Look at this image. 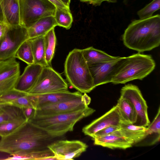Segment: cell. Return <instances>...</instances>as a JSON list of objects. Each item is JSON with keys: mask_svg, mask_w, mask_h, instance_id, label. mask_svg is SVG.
<instances>
[{"mask_svg": "<svg viewBox=\"0 0 160 160\" xmlns=\"http://www.w3.org/2000/svg\"><path fill=\"white\" fill-rule=\"evenodd\" d=\"M57 138L27 121L11 134L2 137L0 151L21 159L49 160L55 156L48 146Z\"/></svg>", "mask_w": 160, "mask_h": 160, "instance_id": "6da1fadb", "label": "cell"}, {"mask_svg": "<svg viewBox=\"0 0 160 160\" xmlns=\"http://www.w3.org/2000/svg\"><path fill=\"white\" fill-rule=\"evenodd\" d=\"M124 45L139 52L150 51L160 44V16L132 21L122 36Z\"/></svg>", "mask_w": 160, "mask_h": 160, "instance_id": "7a4b0ae2", "label": "cell"}, {"mask_svg": "<svg viewBox=\"0 0 160 160\" xmlns=\"http://www.w3.org/2000/svg\"><path fill=\"white\" fill-rule=\"evenodd\" d=\"M95 111L88 106L72 112L51 115H33L28 121L51 136L58 138L72 131L77 122Z\"/></svg>", "mask_w": 160, "mask_h": 160, "instance_id": "3957f363", "label": "cell"}, {"mask_svg": "<svg viewBox=\"0 0 160 160\" xmlns=\"http://www.w3.org/2000/svg\"><path fill=\"white\" fill-rule=\"evenodd\" d=\"M155 66V61L150 55L138 52L122 57L111 82L124 84L134 80H142L152 72Z\"/></svg>", "mask_w": 160, "mask_h": 160, "instance_id": "277c9868", "label": "cell"}, {"mask_svg": "<svg viewBox=\"0 0 160 160\" xmlns=\"http://www.w3.org/2000/svg\"><path fill=\"white\" fill-rule=\"evenodd\" d=\"M64 73L69 84L81 93H89L95 88L81 49L75 48L69 53L64 63Z\"/></svg>", "mask_w": 160, "mask_h": 160, "instance_id": "5b68a950", "label": "cell"}, {"mask_svg": "<svg viewBox=\"0 0 160 160\" xmlns=\"http://www.w3.org/2000/svg\"><path fill=\"white\" fill-rule=\"evenodd\" d=\"M21 24L28 28L40 19L54 16L56 7L48 0H19Z\"/></svg>", "mask_w": 160, "mask_h": 160, "instance_id": "8992f818", "label": "cell"}, {"mask_svg": "<svg viewBox=\"0 0 160 160\" xmlns=\"http://www.w3.org/2000/svg\"><path fill=\"white\" fill-rule=\"evenodd\" d=\"M68 85L60 74L51 66L43 67L34 86L28 92L41 94L68 90Z\"/></svg>", "mask_w": 160, "mask_h": 160, "instance_id": "52a82bcc", "label": "cell"}, {"mask_svg": "<svg viewBox=\"0 0 160 160\" xmlns=\"http://www.w3.org/2000/svg\"><path fill=\"white\" fill-rule=\"evenodd\" d=\"M28 39L27 28L25 27H9L0 40V60L15 58L18 48Z\"/></svg>", "mask_w": 160, "mask_h": 160, "instance_id": "ba28073f", "label": "cell"}, {"mask_svg": "<svg viewBox=\"0 0 160 160\" xmlns=\"http://www.w3.org/2000/svg\"><path fill=\"white\" fill-rule=\"evenodd\" d=\"M121 96L128 100L133 105L137 115L133 125L147 127L150 123L148 113V107L139 88L136 85L128 84L122 87Z\"/></svg>", "mask_w": 160, "mask_h": 160, "instance_id": "9c48e42d", "label": "cell"}, {"mask_svg": "<svg viewBox=\"0 0 160 160\" xmlns=\"http://www.w3.org/2000/svg\"><path fill=\"white\" fill-rule=\"evenodd\" d=\"M91 101V98L84 93L80 97L37 108L33 115L48 116L72 112L88 107Z\"/></svg>", "mask_w": 160, "mask_h": 160, "instance_id": "30bf717a", "label": "cell"}, {"mask_svg": "<svg viewBox=\"0 0 160 160\" xmlns=\"http://www.w3.org/2000/svg\"><path fill=\"white\" fill-rule=\"evenodd\" d=\"M57 160H73L86 151L88 147L79 140H56L48 146Z\"/></svg>", "mask_w": 160, "mask_h": 160, "instance_id": "8fae6325", "label": "cell"}, {"mask_svg": "<svg viewBox=\"0 0 160 160\" xmlns=\"http://www.w3.org/2000/svg\"><path fill=\"white\" fill-rule=\"evenodd\" d=\"M16 58L0 60V95L14 88L20 75V66Z\"/></svg>", "mask_w": 160, "mask_h": 160, "instance_id": "7c38bea8", "label": "cell"}, {"mask_svg": "<svg viewBox=\"0 0 160 160\" xmlns=\"http://www.w3.org/2000/svg\"><path fill=\"white\" fill-rule=\"evenodd\" d=\"M123 122L116 105L100 117L83 127L82 132L85 135L92 137L97 132L112 125L120 126Z\"/></svg>", "mask_w": 160, "mask_h": 160, "instance_id": "4fadbf2b", "label": "cell"}, {"mask_svg": "<svg viewBox=\"0 0 160 160\" xmlns=\"http://www.w3.org/2000/svg\"><path fill=\"white\" fill-rule=\"evenodd\" d=\"M82 95L78 91L71 92L68 90L41 94L28 93L32 105L35 110L43 106L72 99Z\"/></svg>", "mask_w": 160, "mask_h": 160, "instance_id": "5bb4252c", "label": "cell"}, {"mask_svg": "<svg viewBox=\"0 0 160 160\" xmlns=\"http://www.w3.org/2000/svg\"><path fill=\"white\" fill-rule=\"evenodd\" d=\"M122 58L118 56L113 60L89 66L95 88L111 82L113 74Z\"/></svg>", "mask_w": 160, "mask_h": 160, "instance_id": "9a60e30c", "label": "cell"}, {"mask_svg": "<svg viewBox=\"0 0 160 160\" xmlns=\"http://www.w3.org/2000/svg\"><path fill=\"white\" fill-rule=\"evenodd\" d=\"M43 67L34 63L28 65L18 78L14 88L28 92L36 83Z\"/></svg>", "mask_w": 160, "mask_h": 160, "instance_id": "2e32d148", "label": "cell"}, {"mask_svg": "<svg viewBox=\"0 0 160 160\" xmlns=\"http://www.w3.org/2000/svg\"><path fill=\"white\" fill-rule=\"evenodd\" d=\"M119 129L110 134L92 138L94 144L111 149L131 147L132 144L122 136Z\"/></svg>", "mask_w": 160, "mask_h": 160, "instance_id": "e0dca14e", "label": "cell"}, {"mask_svg": "<svg viewBox=\"0 0 160 160\" xmlns=\"http://www.w3.org/2000/svg\"><path fill=\"white\" fill-rule=\"evenodd\" d=\"M3 21L10 27L22 25L19 0H0Z\"/></svg>", "mask_w": 160, "mask_h": 160, "instance_id": "ac0fdd59", "label": "cell"}, {"mask_svg": "<svg viewBox=\"0 0 160 160\" xmlns=\"http://www.w3.org/2000/svg\"><path fill=\"white\" fill-rule=\"evenodd\" d=\"M147 129V127L122 122L119 130L122 136L133 145L139 142L146 137Z\"/></svg>", "mask_w": 160, "mask_h": 160, "instance_id": "d6986e66", "label": "cell"}, {"mask_svg": "<svg viewBox=\"0 0 160 160\" xmlns=\"http://www.w3.org/2000/svg\"><path fill=\"white\" fill-rule=\"evenodd\" d=\"M57 26L54 16L42 18L32 26L27 28L29 38H32L44 36Z\"/></svg>", "mask_w": 160, "mask_h": 160, "instance_id": "ffe728a7", "label": "cell"}, {"mask_svg": "<svg viewBox=\"0 0 160 160\" xmlns=\"http://www.w3.org/2000/svg\"><path fill=\"white\" fill-rule=\"evenodd\" d=\"M83 57L89 66L110 61L118 56H113L92 47L81 49Z\"/></svg>", "mask_w": 160, "mask_h": 160, "instance_id": "44dd1931", "label": "cell"}, {"mask_svg": "<svg viewBox=\"0 0 160 160\" xmlns=\"http://www.w3.org/2000/svg\"><path fill=\"white\" fill-rule=\"evenodd\" d=\"M123 122L134 124L137 115L132 103L128 99L120 96L116 105Z\"/></svg>", "mask_w": 160, "mask_h": 160, "instance_id": "7402d4cb", "label": "cell"}, {"mask_svg": "<svg viewBox=\"0 0 160 160\" xmlns=\"http://www.w3.org/2000/svg\"><path fill=\"white\" fill-rule=\"evenodd\" d=\"M29 39L33 56L34 63L43 67L49 66L45 59L44 36Z\"/></svg>", "mask_w": 160, "mask_h": 160, "instance_id": "603a6c76", "label": "cell"}, {"mask_svg": "<svg viewBox=\"0 0 160 160\" xmlns=\"http://www.w3.org/2000/svg\"><path fill=\"white\" fill-rule=\"evenodd\" d=\"M45 59L49 66H51V62L54 57L57 39L52 28L44 35Z\"/></svg>", "mask_w": 160, "mask_h": 160, "instance_id": "cb8c5ba5", "label": "cell"}, {"mask_svg": "<svg viewBox=\"0 0 160 160\" xmlns=\"http://www.w3.org/2000/svg\"><path fill=\"white\" fill-rule=\"evenodd\" d=\"M21 118H26L22 108L8 103L3 112L0 114V124Z\"/></svg>", "mask_w": 160, "mask_h": 160, "instance_id": "d4e9b609", "label": "cell"}, {"mask_svg": "<svg viewBox=\"0 0 160 160\" xmlns=\"http://www.w3.org/2000/svg\"><path fill=\"white\" fill-rule=\"evenodd\" d=\"M54 17L58 26L67 29L71 27L73 17L70 9L56 7Z\"/></svg>", "mask_w": 160, "mask_h": 160, "instance_id": "484cf974", "label": "cell"}, {"mask_svg": "<svg viewBox=\"0 0 160 160\" xmlns=\"http://www.w3.org/2000/svg\"><path fill=\"white\" fill-rule=\"evenodd\" d=\"M15 57L28 65L34 63V58L30 39L24 42L17 50Z\"/></svg>", "mask_w": 160, "mask_h": 160, "instance_id": "4316f807", "label": "cell"}, {"mask_svg": "<svg viewBox=\"0 0 160 160\" xmlns=\"http://www.w3.org/2000/svg\"><path fill=\"white\" fill-rule=\"evenodd\" d=\"M28 121L26 118H21L0 124V136H6L14 132Z\"/></svg>", "mask_w": 160, "mask_h": 160, "instance_id": "83f0119b", "label": "cell"}, {"mask_svg": "<svg viewBox=\"0 0 160 160\" xmlns=\"http://www.w3.org/2000/svg\"><path fill=\"white\" fill-rule=\"evenodd\" d=\"M160 0H153L137 12L140 19H144L152 16L153 13L160 8Z\"/></svg>", "mask_w": 160, "mask_h": 160, "instance_id": "f1b7e54d", "label": "cell"}, {"mask_svg": "<svg viewBox=\"0 0 160 160\" xmlns=\"http://www.w3.org/2000/svg\"><path fill=\"white\" fill-rule=\"evenodd\" d=\"M28 94V92L20 91L13 88L0 95V104L9 103L11 101Z\"/></svg>", "mask_w": 160, "mask_h": 160, "instance_id": "f546056e", "label": "cell"}, {"mask_svg": "<svg viewBox=\"0 0 160 160\" xmlns=\"http://www.w3.org/2000/svg\"><path fill=\"white\" fill-rule=\"evenodd\" d=\"M147 127V135L152 134L160 135V108L159 107L157 113L151 123Z\"/></svg>", "mask_w": 160, "mask_h": 160, "instance_id": "4dcf8cb0", "label": "cell"}, {"mask_svg": "<svg viewBox=\"0 0 160 160\" xmlns=\"http://www.w3.org/2000/svg\"><path fill=\"white\" fill-rule=\"evenodd\" d=\"M9 104L22 108L27 107H32L28 96V93L25 96L19 97L11 101Z\"/></svg>", "mask_w": 160, "mask_h": 160, "instance_id": "1f68e13d", "label": "cell"}, {"mask_svg": "<svg viewBox=\"0 0 160 160\" xmlns=\"http://www.w3.org/2000/svg\"><path fill=\"white\" fill-rule=\"evenodd\" d=\"M120 126L112 125L108 127L96 132L92 137L106 135L113 133L115 131L118 130Z\"/></svg>", "mask_w": 160, "mask_h": 160, "instance_id": "d6a6232c", "label": "cell"}, {"mask_svg": "<svg viewBox=\"0 0 160 160\" xmlns=\"http://www.w3.org/2000/svg\"><path fill=\"white\" fill-rule=\"evenodd\" d=\"M24 115L28 120L34 115L35 109L32 107H24L22 108Z\"/></svg>", "mask_w": 160, "mask_h": 160, "instance_id": "836d02e7", "label": "cell"}, {"mask_svg": "<svg viewBox=\"0 0 160 160\" xmlns=\"http://www.w3.org/2000/svg\"><path fill=\"white\" fill-rule=\"evenodd\" d=\"M9 27L4 22H0V40L4 35Z\"/></svg>", "mask_w": 160, "mask_h": 160, "instance_id": "e575fe53", "label": "cell"}, {"mask_svg": "<svg viewBox=\"0 0 160 160\" xmlns=\"http://www.w3.org/2000/svg\"><path fill=\"white\" fill-rule=\"evenodd\" d=\"M80 1L88 3L95 6H100L104 0H79Z\"/></svg>", "mask_w": 160, "mask_h": 160, "instance_id": "d590c367", "label": "cell"}, {"mask_svg": "<svg viewBox=\"0 0 160 160\" xmlns=\"http://www.w3.org/2000/svg\"><path fill=\"white\" fill-rule=\"evenodd\" d=\"M50 2L55 5L56 7L59 8H68L70 9L66 6L60 0H48Z\"/></svg>", "mask_w": 160, "mask_h": 160, "instance_id": "8d00e7d4", "label": "cell"}, {"mask_svg": "<svg viewBox=\"0 0 160 160\" xmlns=\"http://www.w3.org/2000/svg\"><path fill=\"white\" fill-rule=\"evenodd\" d=\"M66 6L69 8V5L70 3L71 0H60Z\"/></svg>", "mask_w": 160, "mask_h": 160, "instance_id": "74e56055", "label": "cell"}, {"mask_svg": "<svg viewBox=\"0 0 160 160\" xmlns=\"http://www.w3.org/2000/svg\"><path fill=\"white\" fill-rule=\"evenodd\" d=\"M7 104H0V114L3 112L6 105Z\"/></svg>", "mask_w": 160, "mask_h": 160, "instance_id": "f35d334b", "label": "cell"}, {"mask_svg": "<svg viewBox=\"0 0 160 160\" xmlns=\"http://www.w3.org/2000/svg\"><path fill=\"white\" fill-rule=\"evenodd\" d=\"M0 22H4L3 16L2 11V9L0 6Z\"/></svg>", "mask_w": 160, "mask_h": 160, "instance_id": "ab89813d", "label": "cell"}, {"mask_svg": "<svg viewBox=\"0 0 160 160\" xmlns=\"http://www.w3.org/2000/svg\"><path fill=\"white\" fill-rule=\"evenodd\" d=\"M117 0H104V1H107L109 2L115 3L117 2Z\"/></svg>", "mask_w": 160, "mask_h": 160, "instance_id": "60d3db41", "label": "cell"}]
</instances>
